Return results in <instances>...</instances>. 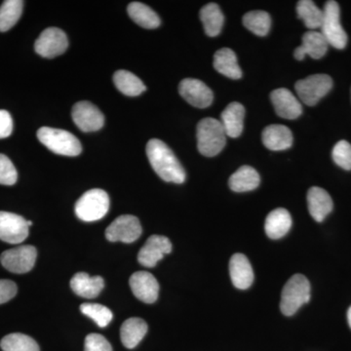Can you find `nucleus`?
Listing matches in <instances>:
<instances>
[{"label":"nucleus","mask_w":351,"mask_h":351,"mask_svg":"<svg viewBox=\"0 0 351 351\" xmlns=\"http://www.w3.org/2000/svg\"><path fill=\"white\" fill-rule=\"evenodd\" d=\"M147 156L152 169L163 181L182 184L186 171L169 147L158 138H152L147 145Z\"/></svg>","instance_id":"f257e3e1"},{"label":"nucleus","mask_w":351,"mask_h":351,"mask_svg":"<svg viewBox=\"0 0 351 351\" xmlns=\"http://www.w3.org/2000/svg\"><path fill=\"white\" fill-rule=\"evenodd\" d=\"M196 136L198 151L207 157L218 156L226 147L228 137L221 121L215 119L201 120L197 125Z\"/></svg>","instance_id":"f03ea898"},{"label":"nucleus","mask_w":351,"mask_h":351,"mask_svg":"<svg viewBox=\"0 0 351 351\" xmlns=\"http://www.w3.org/2000/svg\"><path fill=\"white\" fill-rule=\"evenodd\" d=\"M38 138L54 154L64 156H77L82 154V147L80 140L73 134L62 129L41 127L38 131Z\"/></svg>","instance_id":"7ed1b4c3"},{"label":"nucleus","mask_w":351,"mask_h":351,"mask_svg":"<svg viewBox=\"0 0 351 351\" xmlns=\"http://www.w3.org/2000/svg\"><path fill=\"white\" fill-rule=\"evenodd\" d=\"M311 300V283L306 276L295 274L284 286L280 309L284 315H294L302 304Z\"/></svg>","instance_id":"20e7f679"},{"label":"nucleus","mask_w":351,"mask_h":351,"mask_svg":"<svg viewBox=\"0 0 351 351\" xmlns=\"http://www.w3.org/2000/svg\"><path fill=\"white\" fill-rule=\"evenodd\" d=\"M110 210V197L105 191L100 189H90L77 200L75 214L83 221L91 223L99 221Z\"/></svg>","instance_id":"39448f33"},{"label":"nucleus","mask_w":351,"mask_h":351,"mask_svg":"<svg viewBox=\"0 0 351 351\" xmlns=\"http://www.w3.org/2000/svg\"><path fill=\"white\" fill-rule=\"evenodd\" d=\"M321 34L328 44L341 50L348 44V34L341 24V10L338 2L327 1L323 9V20L321 24Z\"/></svg>","instance_id":"423d86ee"},{"label":"nucleus","mask_w":351,"mask_h":351,"mask_svg":"<svg viewBox=\"0 0 351 351\" xmlns=\"http://www.w3.org/2000/svg\"><path fill=\"white\" fill-rule=\"evenodd\" d=\"M332 87V80L327 75H313L295 83V88L300 100L313 107L326 96Z\"/></svg>","instance_id":"0eeeda50"},{"label":"nucleus","mask_w":351,"mask_h":351,"mask_svg":"<svg viewBox=\"0 0 351 351\" xmlns=\"http://www.w3.org/2000/svg\"><path fill=\"white\" fill-rule=\"evenodd\" d=\"M38 251L32 245H23L3 252L0 256V262L4 269L13 274H27L36 265Z\"/></svg>","instance_id":"6e6552de"},{"label":"nucleus","mask_w":351,"mask_h":351,"mask_svg":"<svg viewBox=\"0 0 351 351\" xmlns=\"http://www.w3.org/2000/svg\"><path fill=\"white\" fill-rule=\"evenodd\" d=\"M69 47L68 36L58 27H48L41 32L34 43V50L39 56L52 59L64 54Z\"/></svg>","instance_id":"1a4fd4ad"},{"label":"nucleus","mask_w":351,"mask_h":351,"mask_svg":"<svg viewBox=\"0 0 351 351\" xmlns=\"http://www.w3.org/2000/svg\"><path fill=\"white\" fill-rule=\"evenodd\" d=\"M142 235L140 221L132 215H122L112 221L106 230V237L110 242L132 243Z\"/></svg>","instance_id":"9d476101"},{"label":"nucleus","mask_w":351,"mask_h":351,"mask_svg":"<svg viewBox=\"0 0 351 351\" xmlns=\"http://www.w3.org/2000/svg\"><path fill=\"white\" fill-rule=\"evenodd\" d=\"M27 221L19 215L0 211V239L9 244H20L29 237Z\"/></svg>","instance_id":"9b49d317"},{"label":"nucleus","mask_w":351,"mask_h":351,"mask_svg":"<svg viewBox=\"0 0 351 351\" xmlns=\"http://www.w3.org/2000/svg\"><path fill=\"white\" fill-rule=\"evenodd\" d=\"M75 125L83 132L100 130L105 124V117L96 106L90 101H82L75 104L71 112Z\"/></svg>","instance_id":"f8f14e48"},{"label":"nucleus","mask_w":351,"mask_h":351,"mask_svg":"<svg viewBox=\"0 0 351 351\" xmlns=\"http://www.w3.org/2000/svg\"><path fill=\"white\" fill-rule=\"evenodd\" d=\"M179 92L182 98L193 107L205 108L213 103L214 95L212 90L200 80L186 78L179 85Z\"/></svg>","instance_id":"ddd939ff"},{"label":"nucleus","mask_w":351,"mask_h":351,"mask_svg":"<svg viewBox=\"0 0 351 351\" xmlns=\"http://www.w3.org/2000/svg\"><path fill=\"white\" fill-rule=\"evenodd\" d=\"M172 243L162 235H152L138 252V261L143 267H156L164 256L171 253Z\"/></svg>","instance_id":"4468645a"},{"label":"nucleus","mask_w":351,"mask_h":351,"mask_svg":"<svg viewBox=\"0 0 351 351\" xmlns=\"http://www.w3.org/2000/svg\"><path fill=\"white\" fill-rule=\"evenodd\" d=\"M272 105L278 117L285 119H297L302 113L301 101L290 90L279 88L270 94Z\"/></svg>","instance_id":"2eb2a0df"},{"label":"nucleus","mask_w":351,"mask_h":351,"mask_svg":"<svg viewBox=\"0 0 351 351\" xmlns=\"http://www.w3.org/2000/svg\"><path fill=\"white\" fill-rule=\"evenodd\" d=\"M132 292L140 301L154 304L158 298L159 284L156 277L147 271L135 272L130 277Z\"/></svg>","instance_id":"dca6fc26"},{"label":"nucleus","mask_w":351,"mask_h":351,"mask_svg":"<svg viewBox=\"0 0 351 351\" xmlns=\"http://www.w3.org/2000/svg\"><path fill=\"white\" fill-rule=\"evenodd\" d=\"M328 47L329 44L321 32H307L302 36V45L295 48L294 56L299 61H302L306 55L313 59H321L326 55Z\"/></svg>","instance_id":"f3484780"},{"label":"nucleus","mask_w":351,"mask_h":351,"mask_svg":"<svg viewBox=\"0 0 351 351\" xmlns=\"http://www.w3.org/2000/svg\"><path fill=\"white\" fill-rule=\"evenodd\" d=\"M230 274L233 285L240 290H246L253 284V269L248 258L243 254H234L230 258Z\"/></svg>","instance_id":"a211bd4d"},{"label":"nucleus","mask_w":351,"mask_h":351,"mask_svg":"<svg viewBox=\"0 0 351 351\" xmlns=\"http://www.w3.org/2000/svg\"><path fill=\"white\" fill-rule=\"evenodd\" d=\"M307 205L311 217L318 223L324 221L331 213L334 203L331 196L325 189L313 186L307 193Z\"/></svg>","instance_id":"6ab92c4d"},{"label":"nucleus","mask_w":351,"mask_h":351,"mask_svg":"<svg viewBox=\"0 0 351 351\" xmlns=\"http://www.w3.org/2000/svg\"><path fill=\"white\" fill-rule=\"evenodd\" d=\"M263 143L270 151L279 152L290 149L293 145V134L288 127L274 124L263 132Z\"/></svg>","instance_id":"aec40b11"},{"label":"nucleus","mask_w":351,"mask_h":351,"mask_svg":"<svg viewBox=\"0 0 351 351\" xmlns=\"http://www.w3.org/2000/svg\"><path fill=\"white\" fill-rule=\"evenodd\" d=\"M105 286V281L101 276L91 277L85 272H78L71 278V287L73 292L85 299H94Z\"/></svg>","instance_id":"412c9836"},{"label":"nucleus","mask_w":351,"mask_h":351,"mask_svg":"<svg viewBox=\"0 0 351 351\" xmlns=\"http://www.w3.org/2000/svg\"><path fill=\"white\" fill-rule=\"evenodd\" d=\"M245 108L241 104L233 101L225 108L221 115V123L226 136L239 138L243 131Z\"/></svg>","instance_id":"4be33fe9"},{"label":"nucleus","mask_w":351,"mask_h":351,"mask_svg":"<svg viewBox=\"0 0 351 351\" xmlns=\"http://www.w3.org/2000/svg\"><path fill=\"white\" fill-rule=\"evenodd\" d=\"M292 226V218L287 210L277 208L270 212L265 219V230L267 237L271 239H282Z\"/></svg>","instance_id":"5701e85b"},{"label":"nucleus","mask_w":351,"mask_h":351,"mask_svg":"<svg viewBox=\"0 0 351 351\" xmlns=\"http://www.w3.org/2000/svg\"><path fill=\"white\" fill-rule=\"evenodd\" d=\"M214 68L221 75L230 80H239L242 77V71L237 62V55L230 48H223L217 51L214 56Z\"/></svg>","instance_id":"b1692460"},{"label":"nucleus","mask_w":351,"mask_h":351,"mask_svg":"<svg viewBox=\"0 0 351 351\" xmlns=\"http://www.w3.org/2000/svg\"><path fill=\"white\" fill-rule=\"evenodd\" d=\"M147 323L141 318L132 317L122 324L120 329V338L125 348L132 350L140 343L147 332Z\"/></svg>","instance_id":"393cba45"},{"label":"nucleus","mask_w":351,"mask_h":351,"mask_svg":"<svg viewBox=\"0 0 351 351\" xmlns=\"http://www.w3.org/2000/svg\"><path fill=\"white\" fill-rule=\"evenodd\" d=\"M260 182L257 171L250 166H242L230 178L228 186L235 193H246L257 189Z\"/></svg>","instance_id":"a878e982"},{"label":"nucleus","mask_w":351,"mask_h":351,"mask_svg":"<svg viewBox=\"0 0 351 351\" xmlns=\"http://www.w3.org/2000/svg\"><path fill=\"white\" fill-rule=\"evenodd\" d=\"M127 12L136 24L144 29H154L161 24L160 18L151 8L142 2H132L127 7Z\"/></svg>","instance_id":"bb28decb"},{"label":"nucleus","mask_w":351,"mask_h":351,"mask_svg":"<svg viewBox=\"0 0 351 351\" xmlns=\"http://www.w3.org/2000/svg\"><path fill=\"white\" fill-rule=\"evenodd\" d=\"M200 19L208 36H219L225 23V16L216 3H209L200 10Z\"/></svg>","instance_id":"cd10ccee"},{"label":"nucleus","mask_w":351,"mask_h":351,"mask_svg":"<svg viewBox=\"0 0 351 351\" xmlns=\"http://www.w3.org/2000/svg\"><path fill=\"white\" fill-rule=\"evenodd\" d=\"M113 82L122 94L128 97H137L144 93L147 87L134 73L120 69L113 75Z\"/></svg>","instance_id":"c85d7f7f"},{"label":"nucleus","mask_w":351,"mask_h":351,"mask_svg":"<svg viewBox=\"0 0 351 351\" xmlns=\"http://www.w3.org/2000/svg\"><path fill=\"white\" fill-rule=\"evenodd\" d=\"M24 1L6 0L0 7V32H5L17 24L22 16Z\"/></svg>","instance_id":"c756f323"},{"label":"nucleus","mask_w":351,"mask_h":351,"mask_svg":"<svg viewBox=\"0 0 351 351\" xmlns=\"http://www.w3.org/2000/svg\"><path fill=\"white\" fill-rule=\"evenodd\" d=\"M298 17L311 29H319L323 20V10H320L311 0H301L297 4Z\"/></svg>","instance_id":"7c9ffc66"},{"label":"nucleus","mask_w":351,"mask_h":351,"mask_svg":"<svg viewBox=\"0 0 351 351\" xmlns=\"http://www.w3.org/2000/svg\"><path fill=\"white\" fill-rule=\"evenodd\" d=\"M243 25L258 36H265L271 27V18L265 11H251L245 14Z\"/></svg>","instance_id":"2f4dec72"},{"label":"nucleus","mask_w":351,"mask_h":351,"mask_svg":"<svg viewBox=\"0 0 351 351\" xmlns=\"http://www.w3.org/2000/svg\"><path fill=\"white\" fill-rule=\"evenodd\" d=\"M0 346L3 351H40L34 339L21 332L7 335L1 339Z\"/></svg>","instance_id":"473e14b6"},{"label":"nucleus","mask_w":351,"mask_h":351,"mask_svg":"<svg viewBox=\"0 0 351 351\" xmlns=\"http://www.w3.org/2000/svg\"><path fill=\"white\" fill-rule=\"evenodd\" d=\"M80 311L101 328L107 327L113 318L112 311L99 304H83L80 306Z\"/></svg>","instance_id":"72a5a7b5"},{"label":"nucleus","mask_w":351,"mask_h":351,"mask_svg":"<svg viewBox=\"0 0 351 351\" xmlns=\"http://www.w3.org/2000/svg\"><path fill=\"white\" fill-rule=\"evenodd\" d=\"M332 160L345 170H351V145L346 141H339L332 152Z\"/></svg>","instance_id":"f704fd0d"},{"label":"nucleus","mask_w":351,"mask_h":351,"mask_svg":"<svg viewBox=\"0 0 351 351\" xmlns=\"http://www.w3.org/2000/svg\"><path fill=\"white\" fill-rule=\"evenodd\" d=\"M18 173L12 161L0 154V184L13 186L17 182Z\"/></svg>","instance_id":"c9c22d12"},{"label":"nucleus","mask_w":351,"mask_h":351,"mask_svg":"<svg viewBox=\"0 0 351 351\" xmlns=\"http://www.w3.org/2000/svg\"><path fill=\"white\" fill-rule=\"evenodd\" d=\"M84 351H112V348L105 337L90 334L85 339Z\"/></svg>","instance_id":"e433bc0d"},{"label":"nucleus","mask_w":351,"mask_h":351,"mask_svg":"<svg viewBox=\"0 0 351 351\" xmlns=\"http://www.w3.org/2000/svg\"><path fill=\"white\" fill-rule=\"evenodd\" d=\"M17 285L11 280L0 279V304L12 300L17 294Z\"/></svg>","instance_id":"4c0bfd02"},{"label":"nucleus","mask_w":351,"mask_h":351,"mask_svg":"<svg viewBox=\"0 0 351 351\" xmlns=\"http://www.w3.org/2000/svg\"><path fill=\"white\" fill-rule=\"evenodd\" d=\"M12 132V117L7 110H0V138H8Z\"/></svg>","instance_id":"58836bf2"},{"label":"nucleus","mask_w":351,"mask_h":351,"mask_svg":"<svg viewBox=\"0 0 351 351\" xmlns=\"http://www.w3.org/2000/svg\"><path fill=\"white\" fill-rule=\"evenodd\" d=\"M348 325H350V329H351V306L350 308H348Z\"/></svg>","instance_id":"ea45409f"},{"label":"nucleus","mask_w":351,"mask_h":351,"mask_svg":"<svg viewBox=\"0 0 351 351\" xmlns=\"http://www.w3.org/2000/svg\"><path fill=\"white\" fill-rule=\"evenodd\" d=\"M27 226H29H29H32V221H27Z\"/></svg>","instance_id":"a19ab883"}]
</instances>
